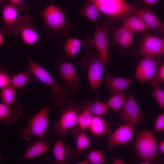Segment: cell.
<instances>
[{"mask_svg": "<svg viewBox=\"0 0 164 164\" xmlns=\"http://www.w3.org/2000/svg\"><path fill=\"white\" fill-rule=\"evenodd\" d=\"M25 60L28 67L37 78L48 85L53 90L50 95V101L58 108L65 105L72 100L68 86L63 83L62 85L57 84L50 73L43 67L33 60L28 54L25 55Z\"/></svg>", "mask_w": 164, "mask_h": 164, "instance_id": "obj_1", "label": "cell"}, {"mask_svg": "<svg viewBox=\"0 0 164 164\" xmlns=\"http://www.w3.org/2000/svg\"><path fill=\"white\" fill-rule=\"evenodd\" d=\"M40 14L43 19L46 29L51 34L67 35L68 30L75 25L68 22L64 12L53 4L48 5Z\"/></svg>", "mask_w": 164, "mask_h": 164, "instance_id": "obj_2", "label": "cell"}, {"mask_svg": "<svg viewBox=\"0 0 164 164\" xmlns=\"http://www.w3.org/2000/svg\"><path fill=\"white\" fill-rule=\"evenodd\" d=\"M32 17L30 15H24L18 17L14 24L8 28L2 27L3 32L7 35L20 34L24 43L29 45L40 44L42 37L34 27Z\"/></svg>", "mask_w": 164, "mask_h": 164, "instance_id": "obj_3", "label": "cell"}, {"mask_svg": "<svg viewBox=\"0 0 164 164\" xmlns=\"http://www.w3.org/2000/svg\"><path fill=\"white\" fill-rule=\"evenodd\" d=\"M95 4L99 11L113 19H122L143 8L136 1L131 4L125 0H87Z\"/></svg>", "mask_w": 164, "mask_h": 164, "instance_id": "obj_4", "label": "cell"}, {"mask_svg": "<svg viewBox=\"0 0 164 164\" xmlns=\"http://www.w3.org/2000/svg\"><path fill=\"white\" fill-rule=\"evenodd\" d=\"M135 148L137 155L144 160L151 163L161 161L157 156V145L152 132L143 129L136 140Z\"/></svg>", "mask_w": 164, "mask_h": 164, "instance_id": "obj_5", "label": "cell"}, {"mask_svg": "<svg viewBox=\"0 0 164 164\" xmlns=\"http://www.w3.org/2000/svg\"><path fill=\"white\" fill-rule=\"evenodd\" d=\"M80 63L82 67H87L88 80L96 93L101 82L103 74L106 68L102 60L98 53L93 52L82 56Z\"/></svg>", "mask_w": 164, "mask_h": 164, "instance_id": "obj_6", "label": "cell"}, {"mask_svg": "<svg viewBox=\"0 0 164 164\" xmlns=\"http://www.w3.org/2000/svg\"><path fill=\"white\" fill-rule=\"evenodd\" d=\"M110 26L109 22H103L100 26L96 27V30L93 37H87L82 43L83 46L87 49H91L94 47L96 48L106 68L109 59L108 54V31Z\"/></svg>", "mask_w": 164, "mask_h": 164, "instance_id": "obj_7", "label": "cell"}, {"mask_svg": "<svg viewBox=\"0 0 164 164\" xmlns=\"http://www.w3.org/2000/svg\"><path fill=\"white\" fill-rule=\"evenodd\" d=\"M50 109L47 105L41 109L29 122L20 130L21 136L29 141L31 137L35 136L39 139L45 138V133L48 121Z\"/></svg>", "mask_w": 164, "mask_h": 164, "instance_id": "obj_8", "label": "cell"}, {"mask_svg": "<svg viewBox=\"0 0 164 164\" xmlns=\"http://www.w3.org/2000/svg\"><path fill=\"white\" fill-rule=\"evenodd\" d=\"M80 110V105L75 103L72 100L67 103L54 126L53 131L56 134L63 136L70 129L76 126L78 112Z\"/></svg>", "mask_w": 164, "mask_h": 164, "instance_id": "obj_9", "label": "cell"}, {"mask_svg": "<svg viewBox=\"0 0 164 164\" xmlns=\"http://www.w3.org/2000/svg\"><path fill=\"white\" fill-rule=\"evenodd\" d=\"M57 63L59 70L60 79L69 87L71 95L76 94L80 90L79 81L80 76L76 72L73 64L70 61H67L64 55L62 53L59 56Z\"/></svg>", "mask_w": 164, "mask_h": 164, "instance_id": "obj_10", "label": "cell"}, {"mask_svg": "<svg viewBox=\"0 0 164 164\" xmlns=\"http://www.w3.org/2000/svg\"><path fill=\"white\" fill-rule=\"evenodd\" d=\"M133 53L143 56L155 57L164 55V39L143 32L141 43Z\"/></svg>", "mask_w": 164, "mask_h": 164, "instance_id": "obj_11", "label": "cell"}, {"mask_svg": "<svg viewBox=\"0 0 164 164\" xmlns=\"http://www.w3.org/2000/svg\"><path fill=\"white\" fill-rule=\"evenodd\" d=\"M155 57L143 56L138 63L133 78L141 82L150 81L159 66Z\"/></svg>", "mask_w": 164, "mask_h": 164, "instance_id": "obj_12", "label": "cell"}, {"mask_svg": "<svg viewBox=\"0 0 164 164\" xmlns=\"http://www.w3.org/2000/svg\"><path fill=\"white\" fill-rule=\"evenodd\" d=\"M135 127L126 123L120 126L109 135L106 136L108 146L112 148L130 142L134 137Z\"/></svg>", "mask_w": 164, "mask_h": 164, "instance_id": "obj_13", "label": "cell"}, {"mask_svg": "<svg viewBox=\"0 0 164 164\" xmlns=\"http://www.w3.org/2000/svg\"><path fill=\"white\" fill-rule=\"evenodd\" d=\"M22 106L15 101L10 104L0 102V120L5 124L13 125L22 116Z\"/></svg>", "mask_w": 164, "mask_h": 164, "instance_id": "obj_14", "label": "cell"}, {"mask_svg": "<svg viewBox=\"0 0 164 164\" xmlns=\"http://www.w3.org/2000/svg\"><path fill=\"white\" fill-rule=\"evenodd\" d=\"M52 153L55 163L57 164H67L74 161V152L69 145H64L61 139H58L53 145Z\"/></svg>", "mask_w": 164, "mask_h": 164, "instance_id": "obj_15", "label": "cell"}, {"mask_svg": "<svg viewBox=\"0 0 164 164\" xmlns=\"http://www.w3.org/2000/svg\"><path fill=\"white\" fill-rule=\"evenodd\" d=\"M135 12L143 19L149 30L163 34L164 33V25L155 14L151 10L141 8Z\"/></svg>", "mask_w": 164, "mask_h": 164, "instance_id": "obj_16", "label": "cell"}, {"mask_svg": "<svg viewBox=\"0 0 164 164\" xmlns=\"http://www.w3.org/2000/svg\"><path fill=\"white\" fill-rule=\"evenodd\" d=\"M94 136L99 137L110 134L112 129V125L106 119L100 116H94L88 128Z\"/></svg>", "mask_w": 164, "mask_h": 164, "instance_id": "obj_17", "label": "cell"}, {"mask_svg": "<svg viewBox=\"0 0 164 164\" xmlns=\"http://www.w3.org/2000/svg\"><path fill=\"white\" fill-rule=\"evenodd\" d=\"M45 138L39 139L29 144L20 160H27L37 158L43 155L49 149L50 145L45 141Z\"/></svg>", "mask_w": 164, "mask_h": 164, "instance_id": "obj_18", "label": "cell"}, {"mask_svg": "<svg viewBox=\"0 0 164 164\" xmlns=\"http://www.w3.org/2000/svg\"><path fill=\"white\" fill-rule=\"evenodd\" d=\"M132 80L131 78L116 77L111 75L108 73L102 77L101 82H106L112 95L122 91L130 85Z\"/></svg>", "mask_w": 164, "mask_h": 164, "instance_id": "obj_19", "label": "cell"}, {"mask_svg": "<svg viewBox=\"0 0 164 164\" xmlns=\"http://www.w3.org/2000/svg\"><path fill=\"white\" fill-rule=\"evenodd\" d=\"M122 24L123 26L135 33L143 32L148 29L143 19L135 12L130 14L123 18Z\"/></svg>", "mask_w": 164, "mask_h": 164, "instance_id": "obj_20", "label": "cell"}, {"mask_svg": "<svg viewBox=\"0 0 164 164\" xmlns=\"http://www.w3.org/2000/svg\"><path fill=\"white\" fill-rule=\"evenodd\" d=\"M19 4L15 5L10 2L7 3L3 6L2 18L5 24L3 27L8 28L11 26L19 16L18 10H24L26 9L21 7L23 5H20Z\"/></svg>", "mask_w": 164, "mask_h": 164, "instance_id": "obj_21", "label": "cell"}, {"mask_svg": "<svg viewBox=\"0 0 164 164\" xmlns=\"http://www.w3.org/2000/svg\"><path fill=\"white\" fill-rule=\"evenodd\" d=\"M82 45V43L79 39L70 36L65 39L61 38L59 46L64 50L68 57L71 59L79 52Z\"/></svg>", "mask_w": 164, "mask_h": 164, "instance_id": "obj_22", "label": "cell"}, {"mask_svg": "<svg viewBox=\"0 0 164 164\" xmlns=\"http://www.w3.org/2000/svg\"><path fill=\"white\" fill-rule=\"evenodd\" d=\"M85 131L78 126L73 128L72 135L76 139V148L74 152V155L76 157H78L81 151L87 149L90 145V139Z\"/></svg>", "mask_w": 164, "mask_h": 164, "instance_id": "obj_23", "label": "cell"}, {"mask_svg": "<svg viewBox=\"0 0 164 164\" xmlns=\"http://www.w3.org/2000/svg\"><path fill=\"white\" fill-rule=\"evenodd\" d=\"M37 78L28 67L23 72L16 74L10 78V84L15 88L24 87L28 82H36Z\"/></svg>", "mask_w": 164, "mask_h": 164, "instance_id": "obj_24", "label": "cell"}, {"mask_svg": "<svg viewBox=\"0 0 164 164\" xmlns=\"http://www.w3.org/2000/svg\"><path fill=\"white\" fill-rule=\"evenodd\" d=\"M135 33L122 26L114 33V41L112 43L118 44L125 48H130Z\"/></svg>", "mask_w": 164, "mask_h": 164, "instance_id": "obj_25", "label": "cell"}, {"mask_svg": "<svg viewBox=\"0 0 164 164\" xmlns=\"http://www.w3.org/2000/svg\"><path fill=\"white\" fill-rule=\"evenodd\" d=\"M80 109H87L94 116H101L107 113L108 110L105 102H104L96 99L94 102L89 101H84L80 105Z\"/></svg>", "mask_w": 164, "mask_h": 164, "instance_id": "obj_26", "label": "cell"}, {"mask_svg": "<svg viewBox=\"0 0 164 164\" xmlns=\"http://www.w3.org/2000/svg\"><path fill=\"white\" fill-rule=\"evenodd\" d=\"M141 111L135 97L130 93L126 98L124 106L118 114V117L123 123L125 120L129 115Z\"/></svg>", "mask_w": 164, "mask_h": 164, "instance_id": "obj_27", "label": "cell"}, {"mask_svg": "<svg viewBox=\"0 0 164 164\" xmlns=\"http://www.w3.org/2000/svg\"><path fill=\"white\" fill-rule=\"evenodd\" d=\"M99 10L92 2L87 1L79 11L81 15L87 17L91 21L95 27L98 26L97 21L99 16Z\"/></svg>", "mask_w": 164, "mask_h": 164, "instance_id": "obj_28", "label": "cell"}, {"mask_svg": "<svg viewBox=\"0 0 164 164\" xmlns=\"http://www.w3.org/2000/svg\"><path fill=\"white\" fill-rule=\"evenodd\" d=\"M112 97L106 103L108 107L117 112L123 108L126 99V94L124 92H118L112 95Z\"/></svg>", "mask_w": 164, "mask_h": 164, "instance_id": "obj_29", "label": "cell"}, {"mask_svg": "<svg viewBox=\"0 0 164 164\" xmlns=\"http://www.w3.org/2000/svg\"><path fill=\"white\" fill-rule=\"evenodd\" d=\"M80 110L81 112L78 115L77 125L81 128L85 130L89 128L93 115L87 109Z\"/></svg>", "mask_w": 164, "mask_h": 164, "instance_id": "obj_30", "label": "cell"}, {"mask_svg": "<svg viewBox=\"0 0 164 164\" xmlns=\"http://www.w3.org/2000/svg\"><path fill=\"white\" fill-rule=\"evenodd\" d=\"M91 164H102L105 160L101 151L99 150H91L85 155L84 159Z\"/></svg>", "mask_w": 164, "mask_h": 164, "instance_id": "obj_31", "label": "cell"}, {"mask_svg": "<svg viewBox=\"0 0 164 164\" xmlns=\"http://www.w3.org/2000/svg\"><path fill=\"white\" fill-rule=\"evenodd\" d=\"M1 96L2 102L7 104H11L15 101V88L10 84L2 88Z\"/></svg>", "mask_w": 164, "mask_h": 164, "instance_id": "obj_32", "label": "cell"}, {"mask_svg": "<svg viewBox=\"0 0 164 164\" xmlns=\"http://www.w3.org/2000/svg\"><path fill=\"white\" fill-rule=\"evenodd\" d=\"M164 82V63L162 62L159 66L153 77L150 80V85L153 88L160 86Z\"/></svg>", "mask_w": 164, "mask_h": 164, "instance_id": "obj_33", "label": "cell"}, {"mask_svg": "<svg viewBox=\"0 0 164 164\" xmlns=\"http://www.w3.org/2000/svg\"><path fill=\"white\" fill-rule=\"evenodd\" d=\"M145 119L143 113L141 111L135 112L127 116L123 123H128L135 126L143 121Z\"/></svg>", "mask_w": 164, "mask_h": 164, "instance_id": "obj_34", "label": "cell"}, {"mask_svg": "<svg viewBox=\"0 0 164 164\" xmlns=\"http://www.w3.org/2000/svg\"><path fill=\"white\" fill-rule=\"evenodd\" d=\"M152 95L162 109H164V90L159 86L153 88Z\"/></svg>", "mask_w": 164, "mask_h": 164, "instance_id": "obj_35", "label": "cell"}, {"mask_svg": "<svg viewBox=\"0 0 164 164\" xmlns=\"http://www.w3.org/2000/svg\"><path fill=\"white\" fill-rule=\"evenodd\" d=\"M153 129L155 132H160L164 130V114H160L155 120Z\"/></svg>", "mask_w": 164, "mask_h": 164, "instance_id": "obj_36", "label": "cell"}, {"mask_svg": "<svg viewBox=\"0 0 164 164\" xmlns=\"http://www.w3.org/2000/svg\"><path fill=\"white\" fill-rule=\"evenodd\" d=\"M10 84V78L2 69L0 70V89Z\"/></svg>", "mask_w": 164, "mask_h": 164, "instance_id": "obj_37", "label": "cell"}, {"mask_svg": "<svg viewBox=\"0 0 164 164\" xmlns=\"http://www.w3.org/2000/svg\"><path fill=\"white\" fill-rule=\"evenodd\" d=\"M113 164H123L124 159L118 157H114L112 162Z\"/></svg>", "mask_w": 164, "mask_h": 164, "instance_id": "obj_38", "label": "cell"}, {"mask_svg": "<svg viewBox=\"0 0 164 164\" xmlns=\"http://www.w3.org/2000/svg\"><path fill=\"white\" fill-rule=\"evenodd\" d=\"M159 0H143L144 3L147 5H151L158 2Z\"/></svg>", "mask_w": 164, "mask_h": 164, "instance_id": "obj_39", "label": "cell"}, {"mask_svg": "<svg viewBox=\"0 0 164 164\" xmlns=\"http://www.w3.org/2000/svg\"><path fill=\"white\" fill-rule=\"evenodd\" d=\"M158 149L163 154L164 153V140H162L159 144Z\"/></svg>", "mask_w": 164, "mask_h": 164, "instance_id": "obj_40", "label": "cell"}, {"mask_svg": "<svg viewBox=\"0 0 164 164\" xmlns=\"http://www.w3.org/2000/svg\"><path fill=\"white\" fill-rule=\"evenodd\" d=\"M4 40V36L2 33L0 31V46L3 44Z\"/></svg>", "mask_w": 164, "mask_h": 164, "instance_id": "obj_41", "label": "cell"}, {"mask_svg": "<svg viewBox=\"0 0 164 164\" xmlns=\"http://www.w3.org/2000/svg\"><path fill=\"white\" fill-rule=\"evenodd\" d=\"M12 4L15 5H17L19 4L20 2L21 1V0H10Z\"/></svg>", "mask_w": 164, "mask_h": 164, "instance_id": "obj_42", "label": "cell"}, {"mask_svg": "<svg viewBox=\"0 0 164 164\" xmlns=\"http://www.w3.org/2000/svg\"><path fill=\"white\" fill-rule=\"evenodd\" d=\"M77 164H89L88 162L84 159L83 160L78 162Z\"/></svg>", "mask_w": 164, "mask_h": 164, "instance_id": "obj_43", "label": "cell"}, {"mask_svg": "<svg viewBox=\"0 0 164 164\" xmlns=\"http://www.w3.org/2000/svg\"><path fill=\"white\" fill-rule=\"evenodd\" d=\"M140 164H151V163L150 162H149L148 161L144 160L143 161L141 162Z\"/></svg>", "mask_w": 164, "mask_h": 164, "instance_id": "obj_44", "label": "cell"}, {"mask_svg": "<svg viewBox=\"0 0 164 164\" xmlns=\"http://www.w3.org/2000/svg\"><path fill=\"white\" fill-rule=\"evenodd\" d=\"M2 65L1 63H0V70L2 69Z\"/></svg>", "mask_w": 164, "mask_h": 164, "instance_id": "obj_45", "label": "cell"}, {"mask_svg": "<svg viewBox=\"0 0 164 164\" xmlns=\"http://www.w3.org/2000/svg\"><path fill=\"white\" fill-rule=\"evenodd\" d=\"M2 158L1 154H0V161L2 160Z\"/></svg>", "mask_w": 164, "mask_h": 164, "instance_id": "obj_46", "label": "cell"}, {"mask_svg": "<svg viewBox=\"0 0 164 164\" xmlns=\"http://www.w3.org/2000/svg\"><path fill=\"white\" fill-rule=\"evenodd\" d=\"M2 0H0V2H1V1H2Z\"/></svg>", "mask_w": 164, "mask_h": 164, "instance_id": "obj_47", "label": "cell"}]
</instances>
